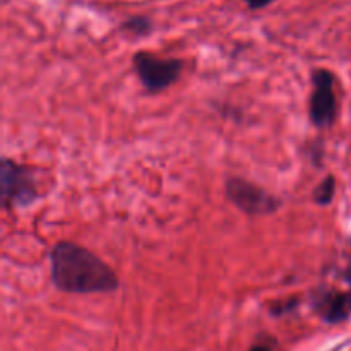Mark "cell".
<instances>
[{
	"instance_id": "obj_1",
	"label": "cell",
	"mask_w": 351,
	"mask_h": 351,
	"mask_svg": "<svg viewBox=\"0 0 351 351\" xmlns=\"http://www.w3.org/2000/svg\"><path fill=\"white\" fill-rule=\"evenodd\" d=\"M51 285L62 293H113L120 288L115 271L86 247L62 240L50 250Z\"/></svg>"
},
{
	"instance_id": "obj_2",
	"label": "cell",
	"mask_w": 351,
	"mask_h": 351,
	"mask_svg": "<svg viewBox=\"0 0 351 351\" xmlns=\"http://www.w3.org/2000/svg\"><path fill=\"white\" fill-rule=\"evenodd\" d=\"M40 199L38 182L33 170L12 158L0 160V202L3 209L33 206Z\"/></svg>"
},
{
	"instance_id": "obj_3",
	"label": "cell",
	"mask_w": 351,
	"mask_h": 351,
	"mask_svg": "<svg viewBox=\"0 0 351 351\" xmlns=\"http://www.w3.org/2000/svg\"><path fill=\"white\" fill-rule=\"evenodd\" d=\"M132 67L147 95H158L177 84L184 72V60L160 57L149 50H137L132 55Z\"/></svg>"
},
{
	"instance_id": "obj_4",
	"label": "cell",
	"mask_w": 351,
	"mask_h": 351,
	"mask_svg": "<svg viewBox=\"0 0 351 351\" xmlns=\"http://www.w3.org/2000/svg\"><path fill=\"white\" fill-rule=\"evenodd\" d=\"M226 199L243 215L259 218V216L276 215L283 208V199L273 192L266 191L261 185L247 180V178L232 175L225 182Z\"/></svg>"
},
{
	"instance_id": "obj_5",
	"label": "cell",
	"mask_w": 351,
	"mask_h": 351,
	"mask_svg": "<svg viewBox=\"0 0 351 351\" xmlns=\"http://www.w3.org/2000/svg\"><path fill=\"white\" fill-rule=\"evenodd\" d=\"M312 93L308 99V120L315 129L335 125L339 113L336 95V74L326 67L312 69Z\"/></svg>"
},
{
	"instance_id": "obj_6",
	"label": "cell",
	"mask_w": 351,
	"mask_h": 351,
	"mask_svg": "<svg viewBox=\"0 0 351 351\" xmlns=\"http://www.w3.org/2000/svg\"><path fill=\"white\" fill-rule=\"evenodd\" d=\"M311 307L329 326L348 321L351 317V287L348 290L319 287L312 291Z\"/></svg>"
},
{
	"instance_id": "obj_7",
	"label": "cell",
	"mask_w": 351,
	"mask_h": 351,
	"mask_svg": "<svg viewBox=\"0 0 351 351\" xmlns=\"http://www.w3.org/2000/svg\"><path fill=\"white\" fill-rule=\"evenodd\" d=\"M336 189H338V182H336L335 175H326V177L315 185L314 191H312V201H314V204L321 206V208L331 206L336 197Z\"/></svg>"
},
{
	"instance_id": "obj_8",
	"label": "cell",
	"mask_w": 351,
	"mask_h": 351,
	"mask_svg": "<svg viewBox=\"0 0 351 351\" xmlns=\"http://www.w3.org/2000/svg\"><path fill=\"white\" fill-rule=\"evenodd\" d=\"M120 31L136 38L147 36L153 31V21L147 16H130L120 24Z\"/></svg>"
},
{
	"instance_id": "obj_9",
	"label": "cell",
	"mask_w": 351,
	"mask_h": 351,
	"mask_svg": "<svg viewBox=\"0 0 351 351\" xmlns=\"http://www.w3.org/2000/svg\"><path fill=\"white\" fill-rule=\"evenodd\" d=\"M300 304H302L300 297L281 298V300L273 302V304L269 305V314L276 319L285 317V315L288 314H293V312L300 307Z\"/></svg>"
},
{
	"instance_id": "obj_10",
	"label": "cell",
	"mask_w": 351,
	"mask_h": 351,
	"mask_svg": "<svg viewBox=\"0 0 351 351\" xmlns=\"http://www.w3.org/2000/svg\"><path fill=\"white\" fill-rule=\"evenodd\" d=\"M324 146H326L324 139H315L314 143L307 147L308 156H311V161L314 167H322V160H324V154H326Z\"/></svg>"
},
{
	"instance_id": "obj_11",
	"label": "cell",
	"mask_w": 351,
	"mask_h": 351,
	"mask_svg": "<svg viewBox=\"0 0 351 351\" xmlns=\"http://www.w3.org/2000/svg\"><path fill=\"white\" fill-rule=\"evenodd\" d=\"M243 2L247 3V7H249L250 10H259V9H264V7L271 5V3L276 2V0H243Z\"/></svg>"
},
{
	"instance_id": "obj_12",
	"label": "cell",
	"mask_w": 351,
	"mask_h": 351,
	"mask_svg": "<svg viewBox=\"0 0 351 351\" xmlns=\"http://www.w3.org/2000/svg\"><path fill=\"white\" fill-rule=\"evenodd\" d=\"M341 278L346 285H350L351 287V243H350V259H348V264H346L345 271H343Z\"/></svg>"
},
{
	"instance_id": "obj_13",
	"label": "cell",
	"mask_w": 351,
	"mask_h": 351,
	"mask_svg": "<svg viewBox=\"0 0 351 351\" xmlns=\"http://www.w3.org/2000/svg\"><path fill=\"white\" fill-rule=\"evenodd\" d=\"M249 351H273V346L271 345H266V343H256V345H252L249 348Z\"/></svg>"
}]
</instances>
